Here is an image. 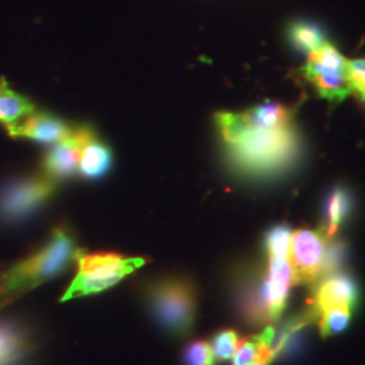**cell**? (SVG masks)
Instances as JSON below:
<instances>
[{"mask_svg": "<svg viewBox=\"0 0 365 365\" xmlns=\"http://www.w3.org/2000/svg\"><path fill=\"white\" fill-rule=\"evenodd\" d=\"M222 138L237 168L250 175H268L286 168L299 152L292 123L272 126L245 113H220L215 117Z\"/></svg>", "mask_w": 365, "mask_h": 365, "instance_id": "6da1fadb", "label": "cell"}, {"mask_svg": "<svg viewBox=\"0 0 365 365\" xmlns=\"http://www.w3.org/2000/svg\"><path fill=\"white\" fill-rule=\"evenodd\" d=\"M80 250L68 227H56L38 250L0 274V310L31 289L68 272L76 264Z\"/></svg>", "mask_w": 365, "mask_h": 365, "instance_id": "7a4b0ae2", "label": "cell"}, {"mask_svg": "<svg viewBox=\"0 0 365 365\" xmlns=\"http://www.w3.org/2000/svg\"><path fill=\"white\" fill-rule=\"evenodd\" d=\"M145 302L157 325L176 339L188 337L197 317V287L185 276H165L146 284Z\"/></svg>", "mask_w": 365, "mask_h": 365, "instance_id": "3957f363", "label": "cell"}, {"mask_svg": "<svg viewBox=\"0 0 365 365\" xmlns=\"http://www.w3.org/2000/svg\"><path fill=\"white\" fill-rule=\"evenodd\" d=\"M146 262L145 257L125 256L117 252L86 253L80 250L76 274L60 300L68 302L103 292L143 268Z\"/></svg>", "mask_w": 365, "mask_h": 365, "instance_id": "277c9868", "label": "cell"}, {"mask_svg": "<svg viewBox=\"0 0 365 365\" xmlns=\"http://www.w3.org/2000/svg\"><path fill=\"white\" fill-rule=\"evenodd\" d=\"M309 56L303 73L322 98L339 102L352 92L346 72L348 60L333 45L325 42Z\"/></svg>", "mask_w": 365, "mask_h": 365, "instance_id": "5b68a950", "label": "cell"}, {"mask_svg": "<svg viewBox=\"0 0 365 365\" xmlns=\"http://www.w3.org/2000/svg\"><path fill=\"white\" fill-rule=\"evenodd\" d=\"M56 192V182L49 176L16 179L0 188V220L19 222L38 211Z\"/></svg>", "mask_w": 365, "mask_h": 365, "instance_id": "8992f818", "label": "cell"}, {"mask_svg": "<svg viewBox=\"0 0 365 365\" xmlns=\"http://www.w3.org/2000/svg\"><path fill=\"white\" fill-rule=\"evenodd\" d=\"M330 240L321 230L300 229L292 233L288 261L295 284H314L325 277Z\"/></svg>", "mask_w": 365, "mask_h": 365, "instance_id": "52a82bcc", "label": "cell"}, {"mask_svg": "<svg viewBox=\"0 0 365 365\" xmlns=\"http://www.w3.org/2000/svg\"><path fill=\"white\" fill-rule=\"evenodd\" d=\"M235 302L240 317L250 327L274 324L265 272L241 274L235 282Z\"/></svg>", "mask_w": 365, "mask_h": 365, "instance_id": "ba28073f", "label": "cell"}, {"mask_svg": "<svg viewBox=\"0 0 365 365\" xmlns=\"http://www.w3.org/2000/svg\"><path fill=\"white\" fill-rule=\"evenodd\" d=\"M313 286L309 309L313 312L315 321L319 314L330 309H348L354 312L360 302V287L351 274L344 272L327 274Z\"/></svg>", "mask_w": 365, "mask_h": 365, "instance_id": "9c48e42d", "label": "cell"}, {"mask_svg": "<svg viewBox=\"0 0 365 365\" xmlns=\"http://www.w3.org/2000/svg\"><path fill=\"white\" fill-rule=\"evenodd\" d=\"M93 138H96V134L90 126H73L66 140L54 145L45 157L43 168L46 175L53 180L73 176L78 170V163L84 146L91 143Z\"/></svg>", "mask_w": 365, "mask_h": 365, "instance_id": "30bf717a", "label": "cell"}, {"mask_svg": "<svg viewBox=\"0 0 365 365\" xmlns=\"http://www.w3.org/2000/svg\"><path fill=\"white\" fill-rule=\"evenodd\" d=\"M72 128L61 118L49 113H33L7 131L14 138H27L39 144H58L71 134Z\"/></svg>", "mask_w": 365, "mask_h": 365, "instance_id": "8fae6325", "label": "cell"}, {"mask_svg": "<svg viewBox=\"0 0 365 365\" xmlns=\"http://www.w3.org/2000/svg\"><path fill=\"white\" fill-rule=\"evenodd\" d=\"M353 199L351 192L344 187H334L327 194L322 206L321 232L327 238H334L339 227L352 214Z\"/></svg>", "mask_w": 365, "mask_h": 365, "instance_id": "7c38bea8", "label": "cell"}, {"mask_svg": "<svg viewBox=\"0 0 365 365\" xmlns=\"http://www.w3.org/2000/svg\"><path fill=\"white\" fill-rule=\"evenodd\" d=\"M33 113H36L34 103L10 88L4 78H0V123L9 129Z\"/></svg>", "mask_w": 365, "mask_h": 365, "instance_id": "4fadbf2b", "label": "cell"}, {"mask_svg": "<svg viewBox=\"0 0 365 365\" xmlns=\"http://www.w3.org/2000/svg\"><path fill=\"white\" fill-rule=\"evenodd\" d=\"M111 149L96 137L84 146L78 163V172L84 179H101L111 170Z\"/></svg>", "mask_w": 365, "mask_h": 365, "instance_id": "5bb4252c", "label": "cell"}, {"mask_svg": "<svg viewBox=\"0 0 365 365\" xmlns=\"http://www.w3.org/2000/svg\"><path fill=\"white\" fill-rule=\"evenodd\" d=\"M288 38L295 49L312 54L319 49L325 42L324 31L312 22L297 21L288 27Z\"/></svg>", "mask_w": 365, "mask_h": 365, "instance_id": "9a60e30c", "label": "cell"}, {"mask_svg": "<svg viewBox=\"0 0 365 365\" xmlns=\"http://www.w3.org/2000/svg\"><path fill=\"white\" fill-rule=\"evenodd\" d=\"M25 333L11 325H0V365H13L26 352Z\"/></svg>", "mask_w": 365, "mask_h": 365, "instance_id": "2e32d148", "label": "cell"}, {"mask_svg": "<svg viewBox=\"0 0 365 365\" xmlns=\"http://www.w3.org/2000/svg\"><path fill=\"white\" fill-rule=\"evenodd\" d=\"M291 240L292 232L287 225H276L272 229H269L264 240L267 257L288 259Z\"/></svg>", "mask_w": 365, "mask_h": 365, "instance_id": "e0dca14e", "label": "cell"}, {"mask_svg": "<svg viewBox=\"0 0 365 365\" xmlns=\"http://www.w3.org/2000/svg\"><path fill=\"white\" fill-rule=\"evenodd\" d=\"M352 314L348 309H330L322 312L317 317L319 333L324 337H329L344 331L352 319Z\"/></svg>", "mask_w": 365, "mask_h": 365, "instance_id": "ac0fdd59", "label": "cell"}, {"mask_svg": "<svg viewBox=\"0 0 365 365\" xmlns=\"http://www.w3.org/2000/svg\"><path fill=\"white\" fill-rule=\"evenodd\" d=\"M240 336L235 329H222L211 339V348L217 361H227L235 356L240 344Z\"/></svg>", "mask_w": 365, "mask_h": 365, "instance_id": "d6986e66", "label": "cell"}, {"mask_svg": "<svg viewBox=\"0 0 365 365\" xmlns=\"http://www.w3.org/2000/svg\"><path fill=\"white\" fill-rule=\"evenodd\" d=\"M217 363L210 342L205 339L191 341L182 351L184 365H217Z\"/></svg>", "mask_w": 365, "mask_h": 365, "instance_id": "ffe728a7", "label": "cell"}, {"mask_svg": "<svg viewBox=\"0 0 365 365\" xmlns=\"http://www.w3.org/2000/svg\"><path fill=\"white\" fill-rule=\"evenodd\" d=\"M346 72L352 92H356L365 101V60L348 61Z\"/></svg>", "mask_w": 365, "mask_h": 365, "instance_id": "44dd1931", "label": "cell"}, {"mask_svg": "<svg viewBox=\"0 0 365 365\" xmlns=\"http://www.w3.org/2000/svg\"><path fill=\"white\" fill-rule=\"evenodd\" d=\"M257 365H271L269 363H265V361H261V363H259Z\"/></svg>", "mask_w": 365, "mask_h": 365, "instance_id": "7402d4cb", "label": "cell"}]
</instances>
